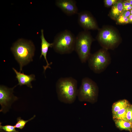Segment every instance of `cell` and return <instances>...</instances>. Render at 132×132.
Instances as JSON below:
<instances>
[{"label":"cell","instance_id":"cell-1","mask_svg":"<svg viewBox=\"0 0 132 132\" xmlns=\"http://www.w3.org/2000/svg\"><path fill=\"white\" fill-rule=\"evenodd\" d=\"M11 50L19 65L20 72L24 66L33 61L35 47L31 41L19 39L13 44Z\"/></svg>","mask_w":132,"mask_h":132},{"label":"cell","instance_id":"cell-2","mask_svg":"<svg viewBox=\"0 0 132 132\" xmlns=\"http://www.w3.org/2000/svg\"><path fill=\"white\" fill-rule=\"evenodd\" d=\"M77 82L71 77H61L57 81L56 84L58 98L61 102L72 104L77 97Z\"/></svg>","mask_w":132,"mask_h":132},{"label":"cell","instance_id":"cell-3","mask_svg":"<svg viewBox=\"0 0 132 132\" xmlns=\"http://www.w3.org/2000/svg\"><path fill=\"white\" fill-rule=\"evenodd\" d=\"M76 37L70 30H65L55 36L52 47L55 51L60 54H70L75 50Z\"/></svg>","mask_w":132,"mask_h":132},{"label":"cell","instance_id":"cell-4","mask_svg":"<svg viewBox=\"0 0 132 132\" xmlns=\"http://www.w3.org/2000/svg\"><path fill=\"white\" fill-rule=\"evenodd\" d=\"M93 40L90 34L86 31L80 32L76 37L75 50L82 63L86 62L91 55Z\"/></svg>","mask_w":132,"mask_h":132},{"label":"cell","instance_id":"cell-5","mask_svg":"<svg viewBox=\"0 0 132 132\" xmlns=\"http://www.w3.org/2000/svg\"><path fill=\"white\" fill-rule=\"evenodd\" d=\"M98 93V87L96 83L91 79L85 77L82 79L78 89L77 97L80 101L94 103L97 100Z\"/></svg>","mask_w":132,"mask_h":132},{"label":"cell","instance_id":"cell-6","mask_svg":"<svg viewBox=\"0 0 132 132\" xmlns=\"http://www.w3.org/2000/svg\"><path fill=\"white\" fill-rule=\"evenodd\" d=\"M111 60L109 54L104 49L91 54L88 61L90 68L95 73L99 74L105 70Z\"/></svg>","mask_w":132,"mask_h":132},{"label":"cell","instance_id":"cell-7","mask_svg":"<svg viewBox=\"0 0 132 132\" xmlns=\"http://www.w3.org/2000/svg\"><path fill=\"white\" fill-rule=\"evenodd\" d=\"M98 39L105 49H113L118 44L119 37L116 33L109 28L104 29L99 33Z\"/></svg>","mask_w":132,"mask_h":132},{"label":"cell","instance_id":"cell-8","mask_svg":"<svg viewBox=\"0 0 132 132\" xmlns=\"http://www.w3.org/2000/svg\"><path fill=\"white\" fill-rule=\"evenodd\" d=\"M17 85L12 88L0 85V104L1 107L0 112L5 113L8 111L12 103L18 99V98L15 96L13 93L14 88Z\"/></svg>","mask_w":132,"mask_h":132},{"label":"cell","instance_id":"cell-9","mask_svg":"<svg viewBox=\"0 0 132 132\" xmlns=\"http://www.w3.org/2000/svg\"><path fill=\"white\" fill-rule=\"evenodd\" d=\"M78 23L85 30L95 29L97 28L96 21L92 15L85 11L78 12Z\"/></svg>","mask_w":132,"mask_h":132},{"label":"cell","instance_id":"cell-10","mask_svg":"<svg viewBox=\"0 0 132 132\" xmlns=\"http://www.w3.org/2000/svg\"><path fill=\"white\" fill-rule=\"evenodd\" d=\"M56 5L64 13L68 16L78 13V9L74 0H57Z\"/></svg>","mask_w":132,"mask_h":132},{"label":"cell","instance_id":"cell-11","mask_svg":"<svg viewBox=\"0 0 132 132\" xmlns=\"http://www.w3.org/2000/svg\"><path fill=\"white\" fill-rule=\"evenodd\" d=\"M12 69L16 74V77L18 82L17 85H19L21 86L25 85L31 88H33L31 82L35 80V76L34 74L27 75L23 73H21V72L18 71L13 68Z\"/></svg>","mask_w":132,"mask_h":132},{"label":"cell","instance_id":"cell-12","mask_svg":"<svg viewBox=\"0 0 132 132\" xmlns=\"http://www.w3.org/2000/svg\"><path fill=\"white\" fill-rule=\"evenodd\" d=\"M41 55L40 56L41 58L42 56L44 57L46 63V65L45 66H43L44 72H45L46 69L48 68H51L50 65L52 64L51 62V63H49L47 59L46 55L48 52L49 47H52L53 46V43H49L45 39L44 34V30L42 29L41 30Z\"/></svg>","mask_w":132,"mask_h":132},{"label":"cell","instance_id":"cell-13","mask_svg":"<svg viewBox=\"0 0 132 132\" xmlns=\"http://www.w3.org/2000/svg\"><path fill=\"white\" fill-rule=\"evenodd\" d=\"M116 127L121 130H125L131 132L132 123L121 119H113Z\"/></svg>","mask_w":132,"mask_h":132},{"label":"cell","instance_id":"cell-14","mask_svg":"<svg viewBox=\"0 0 132 132\" xmlns=\"http://www.w3.org/2000/svg\"><path fill=\"white\" fill-rule=\"evenodd\" d=\"M123 2L121 0L117 1L112 7L111 14L114 18L117 19L121 15L123 11Z\"/></svg>","mask_w":132,"mask_h":132},{"label":"cell","instance_id":"cell-15","mask_svg":"<svg viewBox=\"0 0 132 132\" xmlns=\"http://www.w3.org/2000/svg\"><path fill=\"white\" fill-rule=\"evenodd\" d=\"M130 104L129 101L126 99L120 100L114 102L112 106V114L121 109L127 107Z\"/></svg>","mask_w":132,"mask_h":132},{"label":"cell","instance_id":"cell-16","mask_svg":"<svg viewBox=\"0 0 132 132\" xmlns=\"http://www.w3.org/2000/svg\"><path fill=\"white\" fill-rule=\"evenodd\" d=\"M127 107L121 109L115 113L112 114L113 119H121L128 121L126 117Z\"/></svg>","mask_w":132,"mask_h":132},{"label":"cell","instance_id":"cell-17","mask_svg":"<svg viewBox=\"0 0 132 132\" xmlns=\"http://www.w3.org/2000/svg\"><path fill=\"white\" fill-rule=\"evenodd\" d=\"M35 117V115L33 117L28 120H25L19 117L17 119V122L14 125L15 128L21 129H22L25 127L26 124L29 121L33 119Z\"/></svg>","mask_w":132,"mask_h":132},{"label":"cell","instance_id":"cell-18","mask_svg":"<svg viewBox=\"0 0 132 132\" xmlns=\"http://www.w3.org/2000/svg\"><path fill=\"white\" fill-rule=\"evenodd\" d=\"M1 123H0V131L1 132H19L16 130L14 126L11 125H7L2 126Z\"/></svg>","mask_w":132,"mask_h":132},{"label":"cell","instance_id":"cell-19","mask_svg":"<svg viewBox=\"0 0 132 132\" xmlns=\"http://www.w3.org/2000/svg\"><path fill=\"white\" fill-rule=\"evenodd\" d=\"M127 121L132 123V105L130 104L127 108L126 115Z\"/></svg>","mask_w":132,"mask_h":132},{"label":"cell","instance_id":"cell-20","mask_svg":"<svg viewBox=\"0 0 132 132\" xmlns=\"http://www.w3.org/2000/svg\"><path fill=\"white\" fill-rule=\"evenodd\" d=\"M117 22L120 24L127 23H129L128 18L121 14L117 18Z\"/></svg>","mask_w":132,"mask_h":132},{"label":"cell","instance_id":"cell-21","mask_svg":"<svg viewBox=\"0 0 132 132\" xmlns=\"http://www.w3.org/2000/svg\"><path fill=\"white\" fill-rule=\"evenodd\" d=\"M117 1V0H104L105 5L107 6H110L113 5Z\"/></svg>","mask_w":132,"mask_h":132},{"label":"cell","instance_id":"cell-22","mask_svg":"<svg viewBox=\"0 0 132 132\" xmlns=\"http://www.w3.org/2000/svg\"><path fill=\"white\" fill-rule=\"evenodd\" d=\"M121 14L128 18L129 16L131 14L130 10L123 11Z\"/></svg>","mask_w":132,"mask_h":132},{"label":"cell","instance_id":"cell-23","mask_svg":"<svg viewBox=\"0 0 132 132\" xmlns=\"http://www.w3.org/2000/svg\"><path fill=\"white\" fill-rule=\"evenodd\" d=\"M123 7L131 5L130 2L127 0L124 1L123 2Z\"/></svg>","mask_w":132,"mask_h":132},{"label":"cell","instance_id":"cell-24","mask_svg":"<svg viewBox=\"0 0 132 132\" xmlns=\"http://www.w3.org/2000/svg\"><path fill=\"white\" fill-rule=\"evenodd\" d=\"M132 9V6L131 5L123 7V11L130 10Z\"/></svg>","mask_w":132,"mask_h":132},{"label":"cell","instance_id":"cell-25","mask_svg":"<svg viewBox=\"0 0 132 132\" xmlns=\"http://www.w3.org/2000/svg\"><path fill=\"white\" fill-rule=\"evenodd\" d=\"M128 18L129 22L132 23V14H131Z\"/></svg>","mask_w":132,"mask_h":132},{"label":"cell","instance_id":"cell-26","mask_svg":"<svg viewBox=\"0 0 132 132\" xmlns=\"http://www.w3.org/2000/svg\"><path fill=\"white\" fill-rule=\"evenodd\" d=\"M127 0L130 2L131 5L132 6V0Z\"/></svg>","mask_w":132,"mask_h":132}]
</instances>
